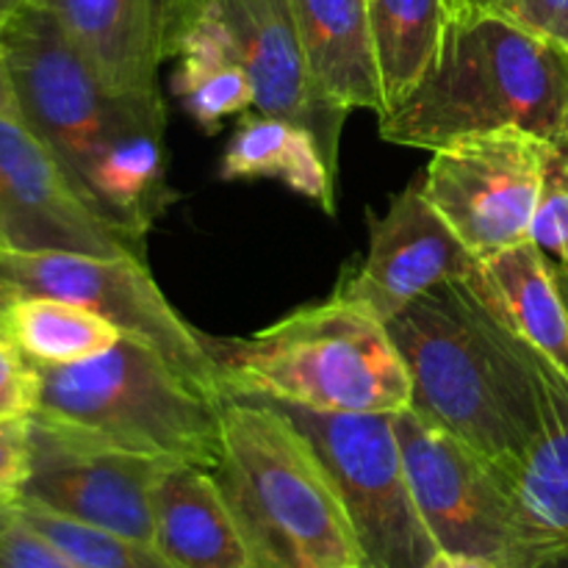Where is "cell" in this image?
Listing matches in <instances>:
<instances>
[{"instance_id": "cell-13", "label": "cell", "mask_w": 568, "mask_h": 568, "mask_svg": "<svg viewBox=\"0 0 568 568\" xmlns=\"http://www.w3.org/2000/svg\"><path fill=\"white\" fill-rule=\"evenodd\" d=\"M532 349V347H530ZM538 425L508 469L503 568H568V377L532 349Z\"/></svg>"}, {"instance_id": "cell-4", "label": "cell", "mask_w": 568, "mask_h": 568, "mask_svg": "<svg viewBox=\"0 0 568 568\" xmlns=\"http://www.w3.org/2000/svg\"><path fill=\"white\" fill-rule=\"evenodd\" d=\"M220 460L211 469L250 568L366 566L342 497L297 425L258 397L220 403Z\"/></svg>"}, {"instance_id": "cell-18", "label": "cell", "mask_w": 568, "mask_h": 568, "mask_svg": "<svg viewBox=\"0 0 568 568\" xmlns=\"http://www.w3.org/2000/svg\"><path fill=\"white\" fill-rule=\"evenodd\" d=\"M292 14L316 98L342 114L364 109L381 116L383 87L366 0H292Z\"/></svg>"}, {"instance_id": "cell-25", "label": "cell", "mask_w": 568, "mask_h": 568, "mask_svg": "<svg viewBox=\"0 0 568 568\" xmlns=\"http://www.w3.org/2000/svg\"><path fill=\"white\" fill-rule=\"evenodd\" d=\"M530 239L552 261L568 264V155H552Z\"/></svg>"}, {"instance_id": "cell-26", "label": "cell", "mask_w": 568, "mask_h": 568, "mask_svg": "<svg viewBox=\"0 0 568 568\" xmlns=\"http://www.w3.org/2000/svg\"><path fill=\"white\" fill-rule=\"evenodd\" d=\"M568 48V0H449Z\"/></svg>"}, {"instance_id": "cell-16", "label": "cell", "mask_w": 568, "mask_h": 568, "mask_svg": "<svg viewBox=\"0 0 568 568\" xmlns=\"http://www.w3.org/2000/svg\"><path fill=\"white\" fill-rule=\"evenodd\" d=\"M55 17L103 83L159 94V70L175 59L189 0H28Z\"/></svg>"}, {"instance_id": "cell-32", "label": "cell", "mask_w": 568, "mask_h": 568, "mask_svg": "<svg viewBox=\"0 0 568 568\" xmlns=\"http://www.w3.org/2000/svg\"><path fill=\"white\" fill-rule=\"evenodd\" d=\"M552 270H555V277H558L560 292H564L566 305H568V264H564V261H552Z\"/></svg>"}, {"instance_id": "cell-6", "label": "cell", "mask_w": 568, "mask_h": 568, "mask_svg": "<svg viewBox=\"0 0 568 568\" xmlns=\"http://www.w3.org/2000/svg\"><path fill=\"white\" fill-rule=\"evenodd\" d=\"M39 419L170 464L214 469L220 403L178 375L155 349L122 336L109 353L70 366H39Z\"/></svg>"}, {"instance_id": "cell-14", "label": "cell", "mask_w": 568, "mask_h": 568, "mask_svg": "<svg viewBox=\"0 0 568 568\" xmlns=\"http://www.w3.org/2000/svg\"><path fill=\"white\" fill-rule=\"evenodd\" d=\"M458 233L447 225L422 192L410 183L372 220L369 253L364 264L342 277L336 297L358 305L381 322H392L414 300L449 281H460L475 264Z\"/></svg>"}, {"instance_id": "cell-17", "label": "cell", "mask_w": 568, "mask_h": 568, "mask_svg": "<svg viewBox=\"0 0 568 568\" xmlns=\"http://www.w3.org/2000/svg\"><path fill=\"white\" fill-rule=\"evenodd\" d=\"M460 281L505 331L568 377V305L552 258L532 239L477 258Z\"/></svg>"}, {"instance_id": "cell-28", "label": "cell", "mask_w": 568, "mask_h": 568, "mask_svg": "<svg viewBox=\"0 0 568 568\" xmlns=\"http://www.w3.org/2000/svg\"><path fill=\"white\" fill-rule=\"evenodd\" d=\"M31 477V419H0V505L14 508Z\"/></svg>"}, {"instance_id": "cell-8", "label": "cell", "mask_w": 568, "mask_h": 568, "mask_svg": "<svg viewBox=\"0 0 568 568\" xmlns=\"http://www.w3.org/2000/svg\"><path fill=\"white\" fill-rule=\"evenodd\" d=\"M272 403V399H266ZM314 444L369 568H425L438 552L416 510L394 414H320L272 403Z\"/></svg>"}, {"instance_id": "cell-29", "label": "cell", "mask_w": 568, "mask_h": 568, "mask_svg": "<svg viewBox=\"0 0 568 568\" xmlns=\"http://www.w3.org/2000/svg\"><path fill=\"white\" fill-rule=\"evenodd\" d=\"M0 568H81L14 516L0 532Z\"/></svg>"}, {"instance_id": "cell-24", "label": "cell", "mask_w": 568, "mask_h": 568, "mask_svg": "<svg viewBox=\"0 0 568 568\" xmlns=\"http://www.w3.org/2000/svg\"><path fill=\"white\" fill-rule=\"evenodd\" d=\"M172 89L183 100L189 116L209 133H214L222 120L244 114L255 103L253 83L242 64H222L197 72L178 70L172 75Z\"/></svg>"}, {"instance_id": "cell-15", "label": "cell", "mask_w": 568, "mask_h": 568, "mask_svg": "<svg viewBox=\"0 0 568 568\" xmlns=\"http://www.w3.org/2000/svg\"><path fill=\"white\" fill-rule=\"evenodd\" d=\"M236 39L255 94V111L297 122L314 133L327 164L338 166V136L347 114L316 98L294 28L292 0H209Z\"/></svg>"}, {"instance_id": "cell-31", "label": "cell", "mask_w": 568, "mask_h": 568, "mask_svg": "<svg viewBox=\"0 0 568 568\" xmlns=\"http://www.w3.org/2000/svg\"><path fill=\"white\" fill-rule=\"evenodd\" d=\"M0 116H14V120H20V109H17L14 87H11L9 64H6V55H3V44H0Z\"/></svg>"}, {"instance_id": "cell-36", "label": "cell", "mask_w": 568, "mask_h": 568, "mask_svg": "<svg viewBox=\"0 0 568 568\" xmlns=\"http://www.w3.org/2000/svg\"><path fill=\"white\" fill-rule=\"evenodd\" d=\"M353 568H369V566H353Z\"/></svg>"}, {"instance_id": "cell-3", "label": "cell", "mask_w": 568, "mask_h": 568, "mask_svg": "<svg viewBox=\"0 0 568 568\" xmlns=\"http://www.w3.org/2000/svg\"><path fill=\"white\" fill-rule=\"evenodd\" d=\"M410 375L414 403L508 469L538 425L532 349L505 331L464 281H449L386 322Z\"/></svg>"}, {"instance_id": "cell-2", "label": "cell", "mask_w": 568, "mask_h": 568, "mask_svg": "<svg viewBox=\"0 0 568 568\" xmlns=\"http://www.w3.org/2000/svg\"><path fill=\"white\" fill-rule=\"evenodd\" d=\"M377 125L386 142L422 150L519 128L568 155V48L447 0L430 72Z\"/></svg>"}, {"instance_id": "cell-35", "label": "cell", "mask_w": 568, "mask_h": 568, "mask_svg": "<svg viewBox=\"0 0 568 568\" xmlns=\"http://www.w3.org/2000/svg\"><path fill=\"white\" fill-rule=\"evenodd\" d=\"M14 516H17V508H11V505H0V532L14 521Z\"/></svg>"}, {"instance_id": "cell-21", "label": "cell", "mask_w": 568, "mask_h": 568, "mask_svg": "<svg viewBox=\"0 0 568 568\" xmlns=\"http://www.w3.org/2000/svg\"><path fill=\"white\" fill-rule=\"evenodd\" d=\"M366 11L386 114L430 72L447 26V0H366Z\"/></svg>"}, {"instance_id": "cell-34", "label": "cell", "mask_w": 568, "mask_h": 568, "mask_svg": "<svg viewBox=\"0 0 568 568\" xmlns=\"http://www.w3.org/2000/svg\"><path fill=\"white\" fill-rule=\"evenodd\" d=\"M26 3H28V0H0V22H3L6 17L14 14L17 9H22Z\"/></svg>"}, {"instance_id": "cell-7", "label": "cell", "mask_w": 568, "mask_h": 568, "mask_svg": "<svg viewBox=\"0 0 568 568\" xmlns=\"http://www.w3.org/2000/svg\"><path fill=\"white\" fill-rule=\"evenodd\" d=\"M0 283L17 297L70 300L109 320L122 336L155 349L178 375L225 399L211 338L189 325L161 294L148 261L136 255L20 253L0 247Z\"/></svg>"}, {"instance_id": "cell-22", "label": "cell", "mask_w": 568, "mask_h": 568, "mask_svg": "<svg viewBox=\"0 0 568 568\" xmlns=\"http://www.w3.org/2000/svg\"><path fill=\"white\" fill-rule=\"evenodd\" d=\"M0 333L37 366H70L109 353L122 333L94 311L70 300L17 297Z\"/></svg>"}, {"instance_id": "cell-33", "label": "cell", "mask_w": 568, "mask_h": 568, "mask_svg": "<svg viewBox=\"0 0 568 568\" xmlns=\"http://www.w3.org/2000/svg\"><path fill=\"white\" fill-rule=\"evenodd\" d=\"M17 300V294L11 292L9 286H3V283H0V325H3V316H6V311H9V305L14 303Z\"/></svg>"}, {"instance_id": "cell-30", "label": "cell", "mask_w": 568, "mask_h": 568, "mask_svg": "<svg viewBox=\"0 0 568 568\" xmlns=\"http://www.w3.org/2000/svg\"><path fill=\"white\" fill-rule=\"evenodd\" d=\"M425 568H503L497 560L483 558V555H466V552H447L438 549Z\"/></svg>"}, {"instance_id": "cell-5", "label": "cell", "mask_w": 568, "mask_h": 568, "mask_svg": "<svg viewBox=\"0 0 568 568\" xmlns=\"http://www.w3.org/2000/svg\"><path fill=\"white\" fill-rule=\"evenodd\" d=\"M225 397H258L320 414H399L410 375L386 322L336 297L305 305L247 338H211Z\"/></svg>"}, {"instance_id": "cell-23", "label": "cell", "mask_w": 568, "mask_h": 568, "mask_svg": "<svg viewBox=\"0 0 568 568\" xmlns=\"http://www.w3.org/2000/svg\"><path fill=\"white\" fill-rule=\"evenodd\" d=\"M17 516L81 568H172L155 547L103 527L75 521L33 503H17Z\"/></svg>"}, {"instance_id": "cell-11", "label": "cell", "mask_w": 568, "mask_h": 568, "mask_svg": "<svg viewBox=\"0 0 568 568\" xmlns=\"http://www.w3.org/2000/svg\"><path fill=\"white\" fill-rule=\"evenodd\" d=\"M164 464L31 416V477L20 503L153 547V488Z\"/></svg>"}, {"instance_id": "cell-37", "label": "cell", "mask_w": 568, "mask_h": 568, "mask_svg": "<svg viewBox=\"0 0 568 568\" xmlns=\"http://www.w3.org/2000/svg\"><path fill=\"white\" fill-rule=\"evenodd\" d=\"M189 3H192V0H189Z\"/></svg>"}, {"instance_id": "cell-19", "label": "cell", "mask_w": 568, "mask_h": 568, "mask_svg": "<svg viewBox=\"0 0 568 568\" xmlns=\"http://www.w3.org/2000/svg\"><path fill=\"white\" fill-rule=\"evenodd\" d=\"M153 547L172 568H250L211 469L164 464L153 488Z\"/></svg>"}, {"instance_id": "cell-20", "label": "cell", "mask_w": 568, "mask_h": 568, "mask_svg": "<svg viewBox=\"0 0 568 568\" xmlns=\"http://www.w3.org/2000/svg\"><path fill=\"white\" fill-rule=\"evenodd\" d=\"M333 175L322 153L320 139L297 122L281 116L244 114L236 122L231 142L220 161L222 181H255L277 178L292 192L320 203L327 214L336 211L333 203Z\"/></svg>"}, {"instance_id": "cell-9", "label": "cell", "mask_w": 568, "mask_h": 568, "mask_svg": "<svg viewBox=\"0 0 568 568\" xmlns=\"http://www.w3.org/2000/svg\"><path fill=\"white\" fill-rule=\"evenodd\" d=\"M555 150L519 128L471 131L433 150L422 192L475 258L530 239Z\"/></svg>"}, {"instance_id": "cell-27", "label": "cell", "mask_w": 568, "mask_h": 568, "mask_svg": "<svg viewBox=\"0 0 568 568\" xmlns=\"http://www.w3.org/2000/svg\"><path fill=\"white\" fill-rule=\"evenodd\" d=\"M42 375L33 361L0 333V419H31L39 408Z\"/></svg>"}, {"instance_id": "cell-10", "label": "cell", "mask_w": 568, "mask_h": 568, "mask_svg": "<svg viewBox=\"0 0 568 568\" xmlns=\"http://www.w3.org/2000/svg\"><path fill=\"white\" fill-rule=\"evenodd\" d=\"M144 239L100 214L26 122L0 116V247L144 258Z\"/></svg>"}, {"instance_id": "cell-12", "label": "cell", "mask_w": 568, "mask_h": 568, "mask_svg": "<svg viewBox=\"0 0 568 568\" xmlns=\"http://www.w3.org/2000/svg\"><path fill=\"white\" fill-rule=\"evenodd\" d=\"M405 475L433 544L503 560L505 494L494 466L416 405L394 414Z\"/></svg>"}, {"instance_id": "cell-1", "label": "cell", "mask_w": 568, "mask_h": 568, "mask_svg": "<svg viewBox=\"0 0 568 568\" xmlns=\"http://www.w3.org/2000/svg\"><path fill=\"white\" fill-rule=\"evenodd\" d=\"M20 120L48 144L83 197L148 236L170 209L161 94L103 83L53 14L26 3L0 22Z\"/></svg>"}]
</instances>
